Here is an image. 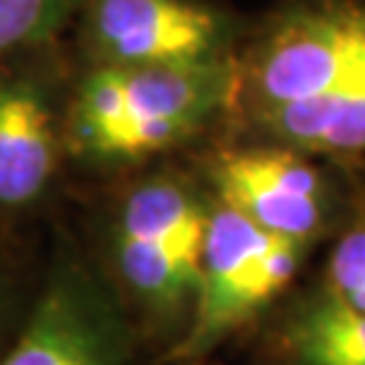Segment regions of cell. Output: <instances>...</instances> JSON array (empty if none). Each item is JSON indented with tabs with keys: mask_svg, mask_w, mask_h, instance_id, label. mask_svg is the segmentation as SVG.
Returning <instances> with one entry per match:
<instances>
[{
	"mask_svg": "<svg viewBox=\"0 0 365 365\" xmlns=\"http://www.w3.org/2000/svg\"><path fill=\"white\" fill-rule=\"evenodd\" d=\"M325 247L327 257L317 284L346 309L365 314V184L349 217Z\"/></svg>",
	"mask_w": 365,
	"mask_h": 365,
	"instance_id": "obj_11",
	"label": "cell"
},
{
	"mask_svg": "<svg viewBox=\"0 0 365 365\" xmlns=\"http://www.w3.org/2000/svg\"><path fill=\"white\" fill-rule=\"evenodd\" d=\"M71 76L60 41L0 63V211H25L66 160Z\"/></svg>",
	"mask_w": 365,
	"mask_h": 365,
	"instance_id": "obj_8",
	"label": "cell"
},
{
	"mask_svg": "<svg viewBox=\"0 0 365 365\" xmlns=\"http://www.w3.org/2000/svg\"><path fill=\"white\" fill-rule=\"evenodd\" d=\"M227 128L365 176V0H276L233 54Z\"/></svg>",
	"mask_w": 365,
	"mask_h": 365,
	"instance_id": "obj_1",
	"label": "cell"
},
{
	"mask_svg": "<svg viewBox=\"0 0 365 365\" xmlns=\"http://www.w3.org/2000/svg\"><path fill=\"white\" fill-rule=\"evenodd\" d=\"M27 295L30 292L25 287H19L16 274H11L6 265H0V352H3L6 341L11 339L14 327L22 319Z\"/></svg>",
	"mask_w": 365,
	"mask_h": 365,
	"instance_id": "obj_12",
	"label": "cell"
},
{
	"mask_svg": "<svg viewBox=\"0 0 365 365\" xmlns=\"http://www.w3.org/2000/svg\"><path fill=\"white\" fill-rule=\"evenodd\" d=\"M138 330L98 262L60 249L0 352V365H144Z\"/></svg>",
	"mask_w": 365,
	"mask_h": 365,
	"instance_id": "obj_6",
	"label": "cell"
},
{
	"mask_svg": "<svg viewBox=\"0 0 365 365\" xmlns=\"http://www.w3.org/2000/svg\"><path fill=\"white\" fill-rule=\"evenodd\" d=\"M190 365H211L209 360H200V363H190Z\"/></svg>",
	"mask_w": 365,
	"mask_h": 365,
	"instance_id": "obj_13",
	"label": "cell"
},
{
	"mask_svg": "<svg viewBox=\"0 0 365 365\" xmlns=\"http://www.w3.org/2000/svg\"><path fill=\"white\" fill-rule=\"evenodd\" d=\"M268 365H284V363H274V360H271V363H268Z\"/></svg>",
	"mask_w": 365,
	"mask_h": 365,
	"instance_id": "obj_14",
	"label": "cell"
},
{
	"mask_svg": "<svg viewBox=\"0 0 365 365\" xmlns=\"http://www.w3.org/2000/svg\"><path fill=\"white\" fill-rule=\"evenodd\" d=\"M268 317L274 363L365 365V314L346 309L317 282L292 289Z\"/></svg>",
	"mask_w": 365,
	"mask_h": 365,
	"instance_id": "obj_9",
	"label": "cell"
},
{
	"mask_svg": "<svg viewBox=\"0 0 365 365\" xmlns=\"http://www.w3.org/2000/svg\"><path fill=\"white\" fill-rule=\"evenodd\" d=\"M209 211L211 192L197 170L170 160L133 170L108 206L101 271L160 363L192 317Z\"/></svg>",
	"mask_w": 365,
	"mask_h": 365,
	"instance_id": "obj_3",
	"label": "cell"
},
{
	"mask_svg": "<svg viewBox=\"0 0 365 365\" xmlns=\"http://www.w3.org/2000/svg\"><path fill=\"white\" fill-rule=\"evenodd\" d=\"M84 0H0V63L57 43L73 27Z\"/></svg>",
	"mask_w": 365,
	"mask_h": 365,
	"instance_id": "obj_10",
	"label": "cell"
},
{
	"mask_svg": "<svg viewBox=\"0 0 365 365\" xmlns=\"http://www.w3.org/2000/svg\"><path fill=\"white\" fill-rule=\"evenodd\" d=\"M195 170L220 203L309 252L336 235L365 184L300 149L238 133H222Z\"/></svg>",
	"mask_w": 365,
	"mask_h": 365,
	"instance_id": "obj_4",
	"label": "cell"
},
{
	"mask_svg": "<svg viewBox=\"0 0 365 365\" xmlns=\"http://www.w3.org/2000/svg\"><path fill=\"white\" fill-rule=\"evenodd\" d=\"M81 66H200L233 57L247 22L206 0H84Z\"/></svg>",
	"mask_w": 365,
	"mask_h": 365,
	"instance_id": "obj_7",
	"label": "cell"
},
{
	"mask_svg": "<svg viewBox=\"0 0 365 365\" xmlns=\"http://www.w3.org/2000/svg\"><path fill=\"white\" fill-rule=\"evenodd\" d=\"M233 57L200 66H81L66 106V155L133 173L227 128Z\"/></svg>",
	"mask_w": 365,
	"mask_h": 365,
	"instance_id": "obj_2",
	"label": "cell"
},
{
	"mask_svg": "<svg viewBox=\"0 0 365 365\" xmlns=\"http://www.w3.org/2000/svg\"><path fill=\"white\" fill-rule=\"evenodd\" d=\"M309 249L268 233L211 195L195 306L163 363L211 360L222 344L274 312L295 289Z\"/></svg>",
	"mask_w": 365,
	"mask_h": 365,
	"instance_id": "obj_5",
	"label": "cell"
}]
</instances>
